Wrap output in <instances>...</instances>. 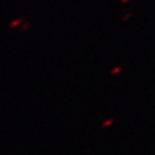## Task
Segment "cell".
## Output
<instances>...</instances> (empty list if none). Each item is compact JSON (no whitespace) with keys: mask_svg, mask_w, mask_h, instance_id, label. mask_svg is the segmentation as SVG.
<instances>
[{"mask_svg":"<svg viewBox=\"0 0 155 155\" xmlns=\"http://www.w3.org/2000/svg\"><path fill=\"white\" fill-rule=\"evenodd\" d=\"M120 71H121V67H117V68H115L114 70L111 71V74H115V73L120 72Z\"/></svg>","mask_w":155,"mask_h":155,"instance_id":"cell-2","label":"cell"},{"mask_svg":"<svg viewBox=\"0 0 155 155\" xmlns=\"http://www.w3.org/2000/svg\"><path fill=\"white\" fill-rule=\"evenodd\" d=\"M22 21H23L22 18L15 19V21H13L12 23H10L9 27H11V28H13V27H16V26H18V25L21 24V23H22Z\"/></svg>","mask_w":155,"mask_h":155,"instance_id":"cell-1","label":"cell"},{"mask_svg":"<svg viewBox=\"0 0 155 155\" xmlns=\"http://www.w3.org/2000/svg\"><path fill=\"white\" fill-rule=\"evenodd\" d=\"M129 0H121V2L122 3H125V2H128Z\"/></svg>","mask_w":155,"mask_h":155,"instance_id":"cell-6","label":"cell"},{"mask_svg":"<svg viewBox=\"0 0 155 155\" xmlns=\"http://www.w3.org/2000/svg\"><path fill=\"white\" fill-rule=\"evenodd\" d=\"M112 122H113V121H112V120H109V121L107 122V123H104V126H108V125H109V124H111Z\"/></svg>","mask_w":155,"mask_h":155,"instance_id":"cell-5","label":"cell"},{"mask_svg":"<svg viewBox=\"0 0 155 155\" xmlns=\"http://www.w3.org/2000/svg\"><path fill=\"white\" fill-rule=\"evenodd\" d=\"M131 15H133V14H131V13H129V14H127V15H126V16L123 18V21H127V19H129V18H130V17H131Z\"/></svg>","mask_w":155,"mask_h":155,"instance_id":"cell-4","label":"cell"},{"mask_svg":"<svg viewBox=\"0 0 155 155\" xmlns=\"http://www.w3.org/2000/svg\"><path fill=\"white\" fill-rule=\"evenodd\" d=\"M29 23H25L24 25H23V30H26V29H28V27H29Z\"/></svg>","mask_w":155,"mask_h":155,"instance_id":"cell-3","label":"cell"}]
</instances>
